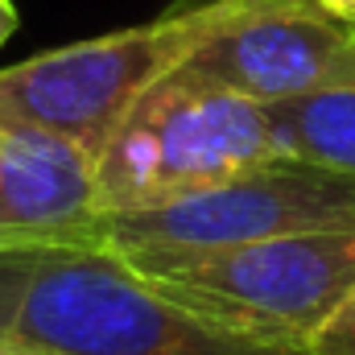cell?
<instances>
[{
    "instance_id": "3957f363",
    "label": "cell",
    "mask_w": 355,
    "mask_h": 355,
    "mask_svg": "<svg viewBox=\"0 0 355 355\" xmlns=\"http://www.w3.org/2000/svg\"><path fill=\"white\" fill-rule=\"evenodd\" d=\"M268 107L236 91L166 75L95 157L103 211L153 207L277 162Z\"/></svg>"
},
{
    "instance_id": "7c38bea8",
    "label": "cell",
    "mask_w": 355,
    "mask_h": 355,
    "mask_svg": "<svg viewBox=\"0 0 355 355\" xmlns=\"http://www.w3.org/2000/svg\"><path fill=\"white\" fill-rule=\"evenodd\" d=\"M0 355H37V352H29V347H17V343H4V339H0Z\"/></svg>"
},
{
    "instance_id": "6da1fadb",
    "label": "cell",
    "mask_w": 355,
    "mask_h": 355,
    "mask_svg": "<svg viewBox=\"0 0 355 355\" xmlns=\"http://www.w3.org/2000/svg\"><path fill=\"white\" fill-rule=\"evenodd\" d=\"M0 339L37 355H310L207 322L95 240L0 248Z\"/></svg>"
},
{
    "instance_id": "7a4b0ae2",
    "label": "cell",
    "mask_w": 355,
    "mask_h": 355,
    "mask_svg": "<svg viewBox=\"0 0 355 355\" xmlns=\"http://www.w3.org/2000/svg\"><path fill=\"white\" fill-rule=\"evenodd\" d=\"M166 297L268 347L310 352L355 289V223L306 227L257 244L141 268Z\"/></svg>"
},
{
    "instance_id": "9c48e42d",
    "label": "cell",
    "mask_w": 355,
    "mask_h": 355,
    "mask_svg": "<svg viewBox=\"0 0 355 355\" xmlns=\"http://www.w3.org/2000/svg\"><path fill=\"white\" fill-rule=\"evenodd\" d=\"M310 355H355V289L352 297L335 310V318L314 335Z\"/></svg>"
},
{
    "instance_id": "277c9868",
    "label": "cell",
    "mask_w": 355,
    "mask_h": 355,
    "mask_svg": "<svg viewBox=\"0 0 355 355\" xmlns=\"http://www.w3.org/2000/svg\"><path fill=\"white\" fill-rule=\"evenodd\" d=\"M223 0H182L166 17L46 50L0 71V124L58 132L99 157L120 120L207 37Z\"/></svg>"
},
{
    "instance_id": "30bf717a",
    "label": "cell",
    "mask_w": 355,
    "mask_h": 355,
    "mask_svg": "<svg viewBox=\"0 0 355 355\" xmlns=\"http://www.w3.org/2000/svg\"><path fill=\"white\" fill-rule=\"evenodd\" d=\"M12 29H17V8H12V0H0V46L12 37Z\"/></svg>"
},
{
    "instance_id": "5b68a950",
    "label": "cell",
    "mask_w": 355,
    "mask_h": 355,
    "mask_svg": "<svg viewBox=\"0 0 355 355\" xmlns=\"http://www.w3.org/2000/svg\"><path fill=\"white\" fill-rule=\"evenodd\" d=\"M331 223H355V182L322 166L277 157L153 207L103 211L91 240L132 268H145Z\"/></svg>"
},
{
    "instance_id": "ba28073f",
    "label": "cell",
    "mask_w": 355,
    "mask_h": 355,
    "mask_svg": "<svg viewBox=\"0 0 355 355\" xmlns=\"http://www.w3.org/2000/svg\"><path fill=\"white\" fill-rule=\"evenodd\" d=\"M281 157L322 166L355 182V83L268 103Z\"/></svg>"
},
{
    "instance_id": "52a82bcc",
    "label": "cell",
    "mask_w": 355,
    "mask_h": 355,
    "mask_svg": "<svg viewBox=\"0 0 355 355\" xmlns=\"http://www.w3.org/2000/svg\"><path fill=\"white\" fill-rule=\"evenodd\" d=\"M103 215L95 157L75 141L0 124V248L83 244Z\"/></svg>"
},
{
    "instance_id": "8fae6325",
    "label": "cell",
    "mask_w": 355,
    "mask_h": 355,
    "mask_svg": "<svg viewBox=\"0 0 355 355\" xmlns=\"http://www.w3.org/2000/svg\"><path fill=\"white\" fill-rule=\"evenodd\" d=\"M310 4H318V8H327L343 21H355V0H310Z\"/></svg>"
},
{
    "instance_id": "8992f818",
    "label": "cell",
    "mask_w": 355,
    "mask_h": 355,
    "mask_svg": "<svg viewBox=\"0 0 355 355\" xmlns=\"http://www.w3.org/2000/svg\"><path fill=\"white\" fill-rule=\"evenodd\" d=\"M178 71L265 107L343 87L355 83V21L310 0H223Z\"/></svg>"
}]
</instances>
